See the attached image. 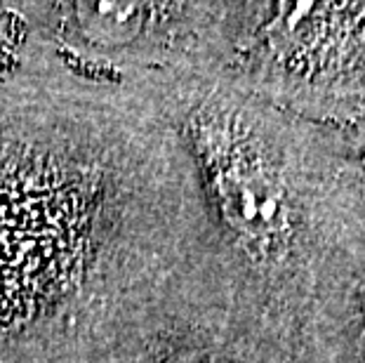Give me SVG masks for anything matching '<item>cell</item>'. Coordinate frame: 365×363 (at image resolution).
Returning a JSON list of instances; mask_svg holds the SVG:
<instances>
[{"label": "cell", "instance_id": "2", "mask_svg": "<svg viewBox=\"0 0 365 363\" xmlns=\"http://www.w3.org/2000/svg\"><path fill=\"white\" fill-rule=\"evenodd\" d=\"M314 307L325 312L328 363H365V236L341 257Z\"/></svg>", "mask_w": 365, "mask_h": 363}, {"label": "cell", "instance_id": "4", "mask_svg": "<svg viewBox=\"0 0 365 363\" xmlns=\"http://www.w3.org/2000/svg\"><path fill=\"white\" fill-rule=\"evenodd\" d=\"M339 137H341V144H344L349 173H351L356 196H359V203L365 218V118L361 123H356L351 130L339 133Z\"/></svg>", "mask_w": 365, "mask_h": 363}, {"label": "cell", "instance_id": "1", "mask_svg": "<svg viewBox=\"0 0 365 363\" xmlns=\"http://www.w3.org/2000/svg\"><path fill=\"white\" fill-rule=\"evenodd\" d=\"M252 76L339 133L365 118L363 3L257 5Z\"/></svg>", "mask_w": 365, "mask_h": 363}, {"label": "cell", "instance_id": "5", "mask_svg": "<svg viewBox=\"0 0 365 363\" xmlns=\"http://www.w3.org/2000/svg\"><path fill=\"white\" fill-rule=\"evenodd\" d=\"M170 363H245V361H236L229 357H220V354H186Z\"/></svg>", "mask_w": 365, "mask_h": 363}, {"label": "cell", "instance_id": "3", "mask_svg": "<svg viewBox=\"0 0 365 363\" xmlns=\"http://www.w3.org/2000/svg\"><path fill=\"white\" fill-rule=\"evenodd\" d=\"M83 19L97 34L106 36H128L132 29L139 26L144 19L146 5H130V3H97V5H81Z\"/></svg>", "mask_w": 365, "mask_h": 363}]
</instances>
